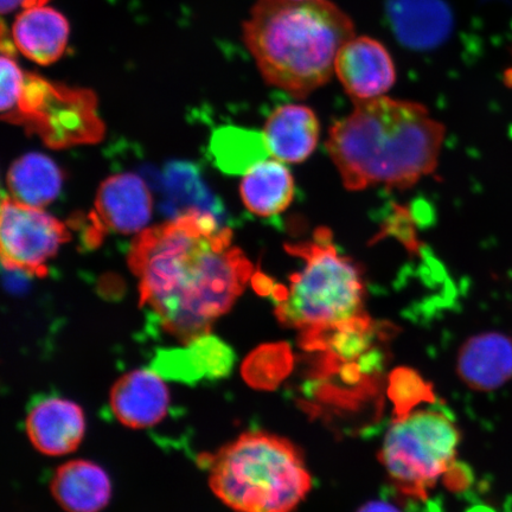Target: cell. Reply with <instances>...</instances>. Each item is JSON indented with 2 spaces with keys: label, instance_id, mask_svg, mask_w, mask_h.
<instances>
[{
  "label": "cell",
  "instance_id": "16",
  "mask_svg": "<svg viewBox=\"0 0 512 512\" xmlns=\"http://www.w3.org/2000/svg\"><path fill=\"white\" fill-rule=\"evenodd\" d=\"M50 492L66 512H100L111 501L112 483L100 465L75 459L57 467Z\"/></svg>",
  "mask_w": 512,
  "mask_h": 512
},
{
  "label": "cell",
  "instance_id": "13",
  "mask_svg": "<svg viewBox=\"0 0 512 512\" xmlns=\"http://www.w3.org/2000/svg\"><path fill=\"white\" fill-rule=\"evenodd\" d=\"M457 373L467 387L494 392L512 380V338L484 332L467 339L457 357Z\"/></svg>",
  "mask_w": 512,
  "mask_h": 512
},
{
  "label": "cell",
  "instance_id": "22",
  "mask_svg": "<svg viewBox=\"0 0 512 512\" xmlns=\"http://www.w3.org/2000/svg\"><path fill=\"white\" fill-rule=\"evenodd\" d=\"M44 5L43 0H0V10L3 15L11 14L18 9H28L31 6Z\"/></svg>",
  "mask_w": 512,
  "mask_h": 512
},
{
  "label": "cell",
  "instance_id": "7",
  "mask_svg": "<svg viewBox=\"0 0 512 512\" xmlns=\"http://www.w3.org/2000/svg\"><path fill=\"white\" fill-rule=\"evenodd\" d=\"M462 435L438 407L400 416L383 439L380 460L402 494L425 497L456 464Z\"/></svg>",
  "mask_w": 512,
  "mask_h": 512
},
{
  "label": "cell",
  "instance_id": "3",
  "mask_svg": "<svg viewBox=\"0 0 512 512\" xmlns=\"http://www.w3.org/2000/svg\"><path fill=\"white\" fill-rule=\"evenodd\" d=\"M242 34L266 83L304 99L330 81L356 29L330 0H256Z\"/></svg>",
  "mask_w": 512,
  "mask_h": 512
},
{
  "label": "cell",
  "instance_id": "9",
  "mask_svg": "<svg viewBox=\"0 0 512 512\" xmlns=\"http://www.w3.org/2000/svg\"><path fill=\"white\" fill-rule=\"evenodd\" d=\"M152 215V196L142 178L119 174L107 178L95 197L85 230L87 246H98L106 233L143 232Z\"/></svg>",
  "mask_w": 512,
  "mask_h": 512
},
{
  "label": "cell",
  "instance_id": "1",
  "mask_svg": "<svg viewBox=\"0 0 512 512\" xmlns=\"http://www.w3.org/2000/svg\"><path fill=\"white\" fill-rule=\"evenodd\" d=\"M128 265L139 280L140 306L183 345L209 335L254 274L232 230L201 209L140 232Z\"/></svg>",
  "mask_w": 512,
  "mask_h": 512
},
{
  "label": "cell",
  "instance_id": "15",
  "mask_svg": "<svg viewBox=\"0 0 512 512\" xmlns=\"http://www.w3.org/2000/svg\"><path fill=\"white\" fill-rule=\"evenodd\" d=\"M264 137L271 157L283 163H303L317 149L319 119L304 105L279 106L266 120Z\"/></svg>",
  "mask_w": 512,
  "mask_h": 512
},
{
  "label": "cell",
  "instance_id": "18",
  "mask_svg": "<svg viewBox=\"0 0 512 512\" xmlns=\"http://www.w3.org/2000/svg\"><path fill=\"white\" fill-rule=\"evenodd\" d=\"M6 184L15 200L43 208L60 195L63 174L53 159L42 153H28L11 165Z\"/></svg>",
  "mask_w": 512,
  "mask_h": 512
},
{
  "label": "cell",
  "instance_id": "11",
  "mask_svg": "<svg viewBox=\"0 0 512 512\" xmlns=\"http://www.w3.org/2000/svg\"><path fill=\"white\" fill-rule=\"evenodd\" d=\"M25 431L31 445L44 456H66L78 450L85 438V413L72 400L49 396L30 408Z\"/></svg>",
  "mask_w": 512,
  "mask_h": 512
},
{
  "label": "cell",
  "instance_id": "4",
  "mask_svg": "<svg viewBox=\"0 0 512 512\" xmlns=\"http://www.w3.org/2000/svg\"><path fill=\"white\" fill-rule=\"evenodd\" d=\"M288 254L303 261L287 287L271 284L275 316L304 339L338 328L367 315L362 267L338 251L331 230L320 227L312 239L286 243Z\"/></svg>",
  "mask_w": 512,
  "mask_h": 512
},
{
  "label": "cell",
  "instance_id": "14",
  "mask_svg": "<svg viewBox=\"0 0 512 512\" xmlns=\"http://www.w3.org/2000/svg\"><path fill=\"white\" fill-rule=\"evenodd\" d=\"M11 34L15 48L27 59L49 66L66 53L70 25L60 11L47 4L36 5L17 16Z\"/></svg>",
  "mask_w": 512,
  "mask_h": 512
},
{
  "label": "cell",
  "instance_id": "6",
  "mask_svg": "<svg viewBox=\"0 0 512 512\" xmlns=\"http://www.w3.org/2000/svg\"><path fill=\"white\" fill-rule=\"evenodd\" d=\"M14 47L3 35V120L36 133L54 149L99 142L105 127L96 111L95 95L87 89L55 85L40 75L25 72L17 63Z\"/></svg>",
  "mask_w": 512,
  "mask_h": 512
},
{
  "label": "cell",
  "instance_id": "21",
  "mask_svg": "<svg viewBox=\"0 0 512 512\" xmlns=\"http://www.w3.org/2000/svg\"><path fill=\"white\" fill-rule=\"evenodd\" d=\"M165 184L172 201L190 209L209 211L216 208V201H210L209 191L204 187L194 166L174 163L165 170ZM211 213V211H210Z\"/></svg>",
  "mask_w": 512,
  "mask_h": 512
},
{
  "label": "cell",
  "instance_id": "10",
  "mask_svg": "<svg viewBox=\"0 0 512 512\" xmlns=\"http://www.w3.org/2000/svg\"><path fill=\"white\" fill-rule=\"evenodd\" d=\"M335 74L354 104L386 95L396 82L392 55L369 36H354L344 44L336 57Z\"/></svg>",
  "mask_w": 512,
  "mask_h": 512
},
{
  "label": "cell",
  "instance_id": "19",
  "mask_svg": "<svg viewBox=\"0 0 512 512\" xmlns=\"http://www.w3.org/2000/svg\"><path fill=\"white\" fill-rule=\"evenodd\" d=\"M210 152L217 168L228 175H245L261 160L271 157L264 133L235 126L217 128L210 140Z\"/></svg>",
  "mask_w": 512,
  "mask_h": 512
},
{
  "label": "cell",
  "instance_id": "2",
  "mask_svg": "<svg viewBox=\"0 0 512 512\" xmlns=\"http://www.w3.org/2000/svg\"><path fill=\"white\" fill-rule=\"evenodd\" d=\"M445 137V126L424 105L384 95L355 102L330 128L326 149L345 189L403 190L437 169Z\"/></svg>",
  "mask_w": 512,
  "mask_h": 512
},
{
  "label": "cell",
  "instance_id": "24",
  "mask_svg": "<svg viewBox=\"0 0 512 512\" xmlns=\"http://www.w3.org/2000/svg\"><path fill=\"white\" fill-rule=\"evenodd\" d=\"M43 3H44V4H47V3H48V0H43Z\"/></svg>",
  "mask_w": 512,
  "mask_h": 512
},
{
  "label": "cell",
  "instance_id": "23",
  "mask_svg": "<svg viewBox=\"0 0 512 512\" xmlns=\"http://www.w3.org/2000/svg\"><path fill=\"white\" fill-rule=\"evenodd\" d=\"M357 512H402L398 505L392 502L386 501V499H376V501L368 502Z\"/></svg>",
  "mask_w": 512,
  "mask_h": 512
},
{
  "label": "cell",
  "instance_id": "8",
  "mask_svg": "<svg viewBox=\"0 0 512 512\" xmlns=\"http://www.w3.org/2000/svg\"><path fill=\"white\" fill-rule=\"evenodd\" d=\"M69 239L66 224L41 208L3 196L0 240L6 270L43 277L48 261Z\"/></svg>",
  "mask_w": 512,
  "mask_h": 512
},
{
  "label": "cell",
  "instance_id": "20",
  "mask_svg": "<svg viewBox=\"0 0 512 512\" xmlns=\"http://www.w3.org/2000/svg\"><path fill=\"white\" fill-rule=\"evenodd\" d=\"M185 350L176 352V358H172L177 376L183 380H196L202 377L217 379L228 375L234 364L232 349L216 337L204 335L194 339L187 345Z\"/></svg>",
  "mask_w": 512,
  "mask_h": 512
},
{
  "label": "cell",
  "instance_id": "17",
  "mask_svg": "<svg viewBox=\"0 0 512 512\" xmlns=\"http://www.w3.org/2000/svg\"><path fill=\"white\" fill-rule=\"evenodd\" d=\"M296 182L285 163L266 158L243 175L240 195L243 204L259 217L277 216L294 200Z\"/></svg>",
  "mask_w": 512,
  "mask_h": 512
},
{
  "label": "cell",
  "instance_id": "5",
  "mask_svg": "<svg viewBox=\"0 0 512 512\" xmlns=\"http://www.w3.org/2000/svg\"><path fill=\"white\" fill-rule=\"evenodd\" d=\"M209 486L235 512H293L310 494L312 477L291 441L253 431L210 458Z\"/></svg>",
  "mask_w": 512,
  "mask_h": 512
},
{
  "label": "cell",
  "instance_id": "12",
  "mask_svg": "<svg viewBox=\"0 0 512 512\" xmlns=\"http://www.w3.org/2000/svg\"><path fill=\"white\" fill-rule=\"evenodd\" d=\"M110 406L121 425L144 430L158 425L168 414L169 389L156 370H131L113 384Z\"/></svg>",
  "mask_w": 512,
  "mask_h": 512
}]
</instances>
